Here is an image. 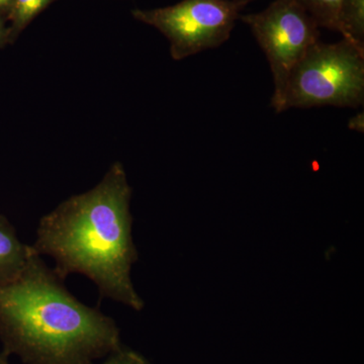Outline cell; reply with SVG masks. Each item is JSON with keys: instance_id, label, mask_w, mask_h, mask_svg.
Returning a JSON list of instances; mask_svg holds the SVG:
<instances>
[{"instance_id": "3957f363", "label": "cell", "mask_w": 364, "mask_h": 364, "mask_svg": "<svg viewBox=\"0 0 364 364\" xmlns=\"http://www.w3.org/2000/svg\"><path fill=\"white\" fill-rule=\"evenodd\" d=\"M364 102V50L342 39L313 45L291 69L274 111L358 107Z\"/></svg>"}, {"instance_id": "6da1fadb", "label": "cell", "mask_w": 364, "mask_h": 364, "mask_svg": "<svg viewBox=\"0 0 364 364\" xmlns=\"http://www.w3.org/2000/svg\"><path fill=\"white\" fill-rule=\"evenodd\" d=\"M132 188L121 162L112 163L97 186L71 196L41 219L31 245L51 256L55 273L65 280L80 273L95 282L102 298L144 308L131 279L138 253L132 235Z\"/></svg>"}, {"instance_id": "30bf717a", "label": "cell", "mask_w": 364, "mask_h": 364, "mask_svg": "<svg viewBox=\"0 0 364 364\" xmlns=\"http://www.w3.org/2000/svg\"><path fill=\"white\" fill-rule=\"evenodd\" d=\"M102 364H150V363L141 354L122 346L107 355V360Z\"/></svg>"}, {"instance_id": "ba28073f", "label": "cell", "mask_w": 364, "mask_h": 364, "mask_svg": "<svg viewBox=\"0 0 364 364\" xmlns=\"http://www.w3.org/2000/svg\"><path fill=\"white\" fill-rule=\"evenodd\" d=\"M55 1L56 0H13L6 16V23H9L7 26L9 44H14L30 23Z\"/></svg>"}, {"instance_id": "277c9868", "label": "cell", "mask_w": 364, "mask_h": 364, "mask_svg": "<svg viewBox=\"0 0 364 364\" xmlns=\"http://www.w3.org/2000/svg\"><path fill=\"white\" fill-rule=\"evenodd\" d=\"M251 1L182 0L174 6L134 9L132 16L164 35L172 59L181 61L227 42L242 11Z\"/></svg>"}, {"instance_id": "8fae6325", "label": "cell", "mask_w": 364, "mask_h": 364, "mask_svg": "<svg viewBox=\"0 0 364 364\" xmlns=\"http://www.w3.org/2000/svg\"><path fill=\"white\" fill-rule=\"evenodd\" d=\"M9 45V30H7L6 20L0 16V49H4Z\"/></svg>"}, {"instance_id": "7c38bea8", "label": "cell", "mask_w": 364, "mask_h": 364, "mask_svg": "<svg viewBox=\"0 0 364 364\" xmlns=\"http://www.w3.org/2000/svg\"><path fill=\"white\" fill-rule=\"evenodd\" d=\"M349 129L352 131L361 132L363 133L364 129V114L363 112L361 114H356L350 119L348 124Z\"/></svg>"}, {"instance_id": "7a4b0ae2", "label": "cell", "mask_w": 364, "mask_h": 364, "mask_svg": "<svg viewBox=\"0 0 364 364\" xmlns=\"http://www.w3.org/2000/svg\"><path fill=\"white\" fill-rule=\"evenodd\" d=\"M0 339L26 364H95L123 346L116 322L78 301L37 254L0 287Z\"/></svg>"}, {"instance_id": "52a82bcc", "label": "cell", "mask_w": 364, "mask_h": 364, "mask_svg": "<svg viewBox=\"0 0 364 364\" xmlns=\"http://www.w3.org/2000/svg\"><path fill=\"white\" fill-rule=\"evenodd\" d=\"M336 32L364 50V0H342Z\"/></svg>"}, {"instance_id": "4fadbf2b", "label": "cell", "mask_w": 364, "mask_h": 364, "mask_svg": "<svg viewBox=\"0 0 364 364\" xmlns=\"http://www.w3.org/2000/svg\"><path fill=\"white\" fill-rule=\"evenodd\" d=\"M11 4H13V0H0V16L6 18V20Z\"/></svg>"}, {"instance_id": "5b68a950", "label": "cell", "mask_w": 364, "mask_h": 364, "mask_svg": "<svg viewBox=\"0 0 364 364\" xmlns=\"http://www.w3.org/2000/svg\"><path fill=\"white\" fill-rule=\"evenodd\" d=\"M240 18L267 55L274 83V109L291 69L320 41V28L298 0H275L264 11Z\"/></svg>"}, {"instance_id": "8992f818", "label": "cell", "mask_w": 364, "mask_h": 364, "mask_svg": "<svg viewBox=\"0 0 364 364\" xmlns=\"http://www.w3.org/2000/svg\"><path fill=\"white\" fill-rule=\"evenodd\" d=\"M35 254L18 239L6 215H0V287L14 282Z\"/></svg>"}, {"instance_id": "9c48e42d", "label": "cell", "mask_w": 364, "mask_h": 364, "mask_svg": "<svg viewBox=\"0 0 364 364\" xmlns=\"http://www.w3.org/2000/svg\"><path fill=\"white\" fill-rule=\"evenodd\" d=\"M318 28L337 31V18L342 0H298Z\"/></svg>"}, {"instance_id": "5bb4252c", "label": "cell", "mask_w": 364, "mask_h": 364, "mask_svg": "<svg viewBox=\"0 0 364 364\" xmlns=\"http://www.w3.org/2000/svg\"><path fill=\"white\" fill-rule=\"evenodd\" d=\"M0 364H9V355L4 353V352H1V353H0Z\"/></svg>"}]
</instances>
